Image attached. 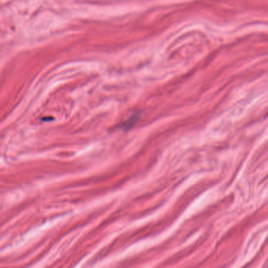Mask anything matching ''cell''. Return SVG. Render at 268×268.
Instances as JSON below:
<instances>
[{"label":"cell","instance_id":"obj_1","mask_svg":"<svg viewBox=\"0 0 268 268\" xmlns=\"http://www.w3.org/2000/svg\"><path fill=\"white\" fill-rule=\"evenodd\" d=\"M138 118H139V116H138L137 115H135L133 116H131L128 120H127V121L124 122V123H123V127H125L126 129H129V128H131V127H132V125L135 124V122L137 121Z\"/></svg>","mask_w":268,"mask_h":268}]
</instances>
